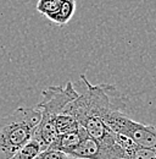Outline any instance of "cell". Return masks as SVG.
<instances>
[{
  "mask_svg": "<svg viewBox=\"0 0 156 159\" xmlns=\"http://www.w3.org/2000/svg\"><path fill=\"white\" fill-rule=\"evenodd\" d=\"M63 0H38L36 9L39 14L50 20L54 15H56L58 9L61 7Z\"/></svg>",
  "mask_w": 156,
  "mask_h": 159,
  "instance_id": "8",
  "label": "cell"
},
{
  "mask_svg": "<svg viewBox=\"0 0 156 159\" xmlns=\"http://www.w3.org/2000/svg\"><path fill=\"white\" fill-rule=\"evenodd\" d=\"M41 151H44L41 144L36 139H32L11 159H33L36 156H38Z\"/></svg>",
  "mask_w": 156,
  "mask_h": 159,
  "instance_id": "9",
  "label": "cell"
},
{
  "mask_svg": "<svg viewBox=\"0 0 156 159\" xmlns=\"http://www.w3.org/2000/svg\"><path fill=\"white\" fill-rule=\"evenodd\" d=\"M54 126L56 130L58 135H63V134H71L76 132L80 125L73 116L67 115V114H60L54 119Z\"/></svg>",
  "mask_w": 156,
  "mask_h": 159,
  "instance_id": "7",
  "label": "cell"
},
{
  "mask_svg": "<svg viewBox=\"0 0 156 159\" xmlns=\"http://www.w3.org/2000/svg\"><path fill=\"white\" fill-rule=\"evenodd\" d=\"M102 121L117 135L129 139L136 146L156 151V127L131 119L122 110V105H115L104 116Z\"/></svg>",
  "mask_w": 156,
  "mask_h": 159,
  "instance_id": "3",
  "label": "cell"
},
{
  "mask_svg": "<svg viewBox=\"0 0 156 159\" xmlns=\"http://www.w3.org/2000/svg\"><path fill=\"white\" fill-rule=\"evenodd\" d=\"M41 96L43 99L36 105L40 111V121L34 131L33 139L46 149L58 136L54 119L60 114H63L67 104L76 99L79 93L75 89L73 83L68 81L65 86H50L45 88Z\"/></svg>",
  "mask_w": 156,
  "mask_h": 159,
  "instance_id": "2",
  "label": "cell"
},
{
  "mask_svg": "<svg viewBox=\"0 0 156 159\" xmlns=\"http://www.w3.org/2000/svg\"><path fill=\"white\" fill-rule=\"evenodd\" d=\"M40 121L37 107H20L0 116V159H11L34 136Z\"/></svg>",
  "mask_w": 156,
  "mask_h": 159,
  "instance_id": "1",
  "label": "cell"
},
{
  "mask_svg": "<svg viewBox=\"0 0 156 159\" xmlns=\"http://www.w3.org/2000/svg\"><path fill=\"white\" fill-rule=\"evenodd\" d=\"M75 12H76V0H63L56 15H54L50 21L62 27L73 17Z\"/></svg>",
  "mask_w": 156,
  "mask_h": 159,
  "instance_id": "6",
  "label": "cell"
},
{
  "mask_svg": "<svg viewBox=\"0 0 156 159\" xmlns=\"http://www.w3.org/2000/svg\"><path fill=\"white\" fill-rule=\"evenodd\" d=\"M33 159H71V158L68 156H66L65 153L60 152V151L46 148V149L41 151L38 156H36Z\"/></svg>",
  "mask_w": 156,
  "mask_h": 159,
  "instance_id": "10",
  "label": "cell"
},
{
  "mask_svg": "<svg viewBox=\"0 0 156 159\" xmlns=\"http://www.w3.org/2000/svg\"><path fill=\"white\" fill-rule=\"evenodd\" d=\"M100 156L101 152L98 142L88 136L70 153L68 157L71 159H100Z\"/></svg>",
  "mask_w": 156,
  "mask_h": 159,
  "instance_id": "5",
  "label": "cell"
},
{
  "mask_svg": "<svg viewBox=\"0 0 156 159\" xmlns=\"http://www.w3.org/2000/svg\"><path fill=\"white\" fill-rule=\"evenodd\" d=\"M85 137H88V135H87L85 130L80 126L76 132L58 135L56 139L51 142V144H50L48 148L55 149V151H60V152L65 153L66 156H70V153H71Z\"/></svg>",
  "mask_w": 156,
  "mask_h": 159,
  "instance_id": "4",
  "label": "cell"
}]
</instances>
